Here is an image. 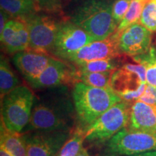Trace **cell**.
Listing matches in <instances>:
<instances>
[{"instance_id": "17", "label": "cell", "mask_w": 156, "mask_h": 156, "mask_svg": "<svg viewBox=\"0 0 156 156\" xmlns=\"http://www.w3.org/2000/svg\"><path fill=\"white\" fill-rule=\"evenodd\" d=\"M0 144L1 147H3L13 156H28L23 136L18 132L9 130L2 122Z\"/></svg>"}, {"instance_id": "3", "label": "cell", "mask_w": 156, "mask_h": 156, "mask_svg": "<svg viewBox=\"0 0 156 156\" xmlns=\"http://www.w3.org/2000/svg\"><path fill=\"white\" fill-rule=\"evenodd\" d=\"M112 6L109 0H86L77 8L72 22L87 31L95 41L104 40L117 29Z\"/></svg>"}, {"instance_id": "26", "label": "cell", "mask_w": 156, "mask_h": 156, "mask_svg": "<svg viewBox=\"0 0 156 156\" xmlns=\"http://www.w3.org/2000/svg\"><path fill=\"white\" fill-rule=\"evenodd\" d=\"M139 100L147 104L156 106V87L147 83L145 92L141 95Z\"/></svg>"}, {"instance_id": "9", "label": "cell", "mask_w": 156, "mask_h": 156, "mask_svg": "<svg viewBox=\"0 0 156 156\" xmlns=\"http://www.w3.org/2000/svg\"><path fill=\"white\" fill-rule=\"evenodd\" d=\"M23 136L28 156H57L71 136V131H32Z\"/></svg>"}, {"instance_id": "30", "label": "cell", "mask_w": 156, "mask_h": 156, "mask_svg": "<svg viewBox=\"0 0 156 156\" xmlns=\"http://www.w3.org/2000/svg\"><path fill=\"white\" fill-rule=\"evenodd\" d=\"M76 156H90V155L88 153H87V150L83 147V149H82V151L80 152V153H78Z\"/></svg>"}, {"instance_id": "31", "label": "cell", "mask_w": 156, "mask_h": 156, "mask_svg": "<svg viewBox=\"0 0 156 156\" xmlns=\"http://www.w3.org/2000/svg\"><path fill=\"white\" fill-rule=\"evenodd\" d=\"M153 1H154V2H155L156 3V0H153Z\"/></svg>"}, {"instance_id": "22", "label": "cell", "mask_w": 156, "mask_h": 156, "mask_svg": "<svg viewBox=\"0 0 156 156\" xmlns=\"http://www.w3.org/2000/svg\"><path fill=\"white\" fill-rule=\"evenodd\" d=\"M134 61L143 64L146 69L147 83L156 87V49L151 48L147 53L134 56Z\"/></svg>"}, {"instance_id": "5", "label": "cell", "mask_w": 156, "mask_h": 156, "mask_svg": "<svg viewBox=\"0 0 156 156\" xmlns=\"http://www.w3.org/2000/svg\"><path fill=\"white\" fill-rule=\"evenodd\" d=\"M129 102L122 101L101 115L85 131V140L91 143L106 142L116 133L126 128L130 119Z\"/></svg>"}, {"instance_id": "7", "label": "cell", "mask_w": 156, "mask_h": 156, "mask_svg": "<svg viewBox=\"0 0 156 156\" xmlns=\"http://www.w3.org/2000/svg\"><path fill=\"white\" fill-rule=\"evenodd\" d=\"M111 84L123 101L139 100L147 85L145 67L140 63L124 64L113 72Z\"/></svg>"}, {"instance_id": "21", "label": "cell", "mask_w": 156, "mask_h": 156, "mask_svg": "<svg viewBox=\"0 0 156 156\" xmlns=\"http://www.w3.org/2000/svg\"><path fill=\"white\" fill-rule=\"evenodd\" d=\"M85 131L83 127H78L64 143L57 156H76L83 148L85 140Z\"/></svg>"}, {"instance_id": "28", "label": "cell", "mask_w": 156, "mask_h": 156, "mask_svg": "<svg viewBox=\"0 0 156 156\" xmlns=\"http://www.w3.org/2000/svg\"><path fill=\"white\" fill-rule=\"evenodd\" d=\"M129 156H156V151L145 152V153L135 154V155H132Z\"/></svg>"}, {"instance_id": "32", "label": "cell", "mask_w": 156, "mask_h": 156, "mask_svg": "<svg viewBox=\"0 0 156 156\" xmlns=\"http://www.w3.org/2000/svg\"><path fill=\"white\" fill-rule=\"evenodd\" d=\"M38 1H44V0H38Z\"/></svg>"}, {"instance_id": "14", "label": "cell", "mask_w": 156, "mask_h": 156, "mask_svg": "<svg viewBox=\"0 0 156 156\" xmlns=\"http://www.w3.org/2000/svg\"><path fill=\"white\" fill-rule=\"evenodd\" d=\"M1 42L8 53H17L29 48L30 37L26 20L23 17L9 20L0 34Z\"/></svg>"}, {"instance_id": "27", "label": "cell", "mask_w": 156, "mask_h": 156, "mask_svg": "<svg viewBox=\"0 0 156 156\" xmlns=\"http://www.w3.org/2000/svg\"><path fill=\"white\" fill-rule=\"evenodd\" d=\"M9 17V15L7 13H6L5 11L1 9V12H0V34H2L6 25L9 20H8Z\"/></svg>"}, {"instance_id": "16", "label": "cell", "mask_w": 156, "mask_h": 156, "mask_svg": "<svg viewBox=\"0 0 156 156\" xmlns=\"http://www.w3.org/2000/svg\"><path fill=\"white\" fill-rule=\"evenodd\" d=\"M128 128L156 134V106L137 100L132 105Z\"/></svg>"}, {"instance_id": "18", "label": "cell", "mask_w": 156, "mask_h": 156, "mask_svg": "<svg viewBox=\"0 0 156 156\" xmlns=\"http://www.w3.org/2000/svg\"><path fill=\"white\" fill-rule=\"evenodd\" d=\"M0 6L2 10L12 17L28 16L36 8L34 0H0Z\"/></svg>"}, {"instance_id": "8", "label": "cell", "mask_w": 156, "mask_h": 156, "mask_svg": "<svg viewBox=\"0 0 156 156\" xmlns=\"http://www.w3.org/2000/svg\"><path fill=\"white\" fill-rule=\"evenodd\" d=\"M93 41H95L94 38L79 25L73 22L64 23L60 25L51 51L58 58L68 60L77 51Z\"/></svg>"}, {"instance_id": "25", "label": "cell", "mask_w": 156, "mask_h": 156, "mask_svg": "<svg viewBox=\"0 0 156 156\" xmlns=\"http://www.w3.org/2000/svg\"><path fill=\"white\" fill-rule=\"evenodd\" d=\"M132 0H116L113 2L112 14L116 23H121L128 11Z\"/></svg>"}, {"instance_id": "10", "label": "cell", "mask_w": 156, "mask_h": 156, "mask_svg": "<svg viewBox=\"0 0 156 156\" xmlns=\"http://www.w3.org/2000/svg\"><path fill=\"white\" fill-rule=\"evenodd\" d=\"M29 30L28 49L45 52L51 51L60 25L46 15H29L23 17Z\"/></svg>"}, {"instance_id": "2", "label": "cell", "mask_w": 156, "mask_h": 156, "mask_svg": "<svg viewBox=\"0 0 156 156\" xmlns=\"http://www.w3.org/2000/svg\"><path fill=\"white\" fill-rule=\"evenodd\" d=\"M73 98L80 124L86 129L111 107L123 101L113 89L93 87L82 82L75 83Z\"/></svg>"}, {"instance_id": "12", "label": "cell", "mask_w": 156, "mask_h": 156, "mask_svg": "<svg viewBox=\"0 0 156 156\" xmlns=\"http://www.w3.org/2000/svg\"><path fill=\"white\" fill-rule=\"evenodd\" d=\"M118 39L119 35L114 33L104 40L90 43L70 56L68 61L77 65L94 60L116 58L120 53Z\"/></svg>"}, {"instance_id": "23", "label": "cell", "mask_w": 156, "mask_h": 156, "mask_svg": "<svg viewBox=\"0 0 156 156\" xmlns=\"http://www.w3.org/2000/svg\"><path fill=\"white\" fill-rule=\"evenodd\" d=\"M118 67L115 58L94 60L77 64L78 73H103L113 72Z\"/></svg>"}, {"instance_id": "13", "label": "cell", "mask_w": 156, "mask_h": 156, "mask_svg": "<svg viewBox=\"0 0 156 156\" xmlns=\"http://www.w3.org/2000/svg\"><path fill=\"white\" fill-rule=\"evenodd\" d=\"M51 58L45 52L27 49L15 53L12 62L25 79L31 84L47 67Z\"/></svg>"}, {"instance_id": "4", "label": "cell", "mask_w": 156, "mask_h": 156, "mask_svg": "<svg viewBox=\"0 0 156 156\" xmlns=\"http://www.w3.org/2000/svg\"><path fill=\"white\" fill-rule=\"evenodd\" d=\"M35 97L25 85H19L2 98L1 122L12 132L21 133L30 121Z\"/></svg>"}, {"instance_id": "29", "label": "cell", "mask_w": 156, "mask_h": 156, "mask_svg": "<svg viewBox=\"0 0 156 156\" xmlns=\"http://www.w3.org/2000/svg\"><path fill=\"white\" fill-rule=\"evenodd\" d=\"M0 156H13L11 155L9 152H7L5 149H4L3 147L0 148Z\"/></svg>"}, {"instance_id": "24", "label": "cell", "mask_w": 156, "mask_h": 156, "mask_svg": "<svg viewBox=\"0 0 156 156\" xmlns=\"http://www.w3.org/2000/svg\"><path fill=\"white\" fill-rule=\"evenodd\" d=\"M140 22L151 31H156V3L151 0L142 11Z\"/></svg>"}, {"instance_id": "19", "label": "cell", "mask_w": 156, "mask_h": 156, "mask_svg": "<svg viewBox=\"0 0 156 156\" xmlns=\"http://www.w3.org/2000/svg\"><path fill=\"white\" fill-rule=\"evenodd\" d=\"M113 72L78 73L76 71L75 79L76 80L82 82V83L93 87L105 89H112L111 80H112Z\"/></svg>"}, {"instance_id": "1", "label": "cell", "mask_w": 156, "mask_h": 156, "mask_svg": "<svg viewBox=\"0 0 156 156\" xmlns=\"http://www.w3.org/2000/svg\"><path fill=\"white\" fill-rule=\"evenodd\" d=\"M64 93L45 95L34 103L30 121L25 131L70 130L73 125L74 108Z\"/></svg>"}, {"instance_id": "6", "label": "cell", "mask_w": 156, "mask_h": 156, "mask_svg": "<svg viewBox=\"0 0 156 156\" xmlns=\"http://www.w3.org/2000/svg\"><path fill=\"white\" fill-rule=\"evenodd\" d=\"M156 151V134L124 128L106 142L100 156H129Z\"/></svg>"}, {"instance_id": "20", "label": "cell", "mask_w": 156, "mask_h": 156, "mask_svg": "<svg viewBox=\"0 0 156 156\" xmlns=\"http://www.w3.org/2000/svg\"><path fill=\"white\" fill-rule=\"evenodd\" d=\"M20 85V81L13 73L8 62L1 56L0 62V93L2 98Z\"/></svg>"}, {"instance_id": "15", "label": "cell", "mask_w": 156, "mask_h": 156, "mask_svg": "<svg viewBox=\"0 0 156 156\" xmlns=\"http://www.w3.org/2000/svg\"><path fill=\"white\" fill-rule=\"evenodd\" d=\"M75 73L65 62L52 58L41 74L30 85L36 89L54 88L75 78Z\"/></svg>"}, {"instance_id": "11", "label": "cell", "mask_w": 156, "mask_h": 156, "mask_svg": "<svg viewBox=\"0 0 156 156\" xmlns=\"http://www.w3.org/2000/svg\"><path fill=\"white\" fill-rule=\"evenodd\" d=\"M118 46L121 53L129 56L144 54L149 51L151 44V31L144 25L135 23L118 34Z\"/></svg>"}]
</instances>
